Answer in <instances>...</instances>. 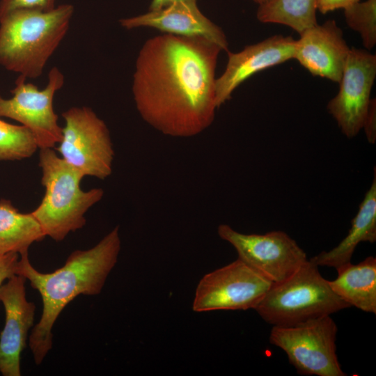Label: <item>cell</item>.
Instances as JSON below:
<instances>
[{"label":"cell","instance_id":"cell-22","mask_svg":"<svg viewBox=\"0 0 376 376\" xmlns=\"http://www.w3.org/2000/svg\"><path fill=\"white\" fill-rule=\"evenodd\" d=\"M56 0H1L0 19L9 13L20 9L48 11L54 9Z\"/></svg>","mask_w":376,"mask_h":376},{"label":"cell","instance_id":"cell-13","mask_svg":"<svg viewBox=\"0 0 376 376\" xmlns=\"http://www.w3.org/2000/svg\"><path fill=\"white\" fill-rule=\"evenodd\" d=\"M295 41L291 36L276 35L246 46L240 52H227L225 70L215 81L217 108L230 100L233 91L253 75L294 58Z\"/></svg>","mask_w":376,"mask_h":376},{"label":"cell","instance_id":"cell-18","mask_svg":"<svg viewBox=\"0 0 376 376\" xmlns=\"http://www.w3.org/2000/svg\"><path fill=\"white\" fill-rule=\"evenodd\" d=\"M46 237L31 212L22 213L8 200L0 201V255L29 250Z\"/></svg>","mask_w":376,"mask_h":376},{"label":"cell","instance_id":"cell-26","mask_svg":"<svg viewBox=\"0 0 376 376\" xmlns=\"http://www.w3.org/2000/svg\"><path fill=\"white\" fill-rule=\"evenodd\" d=\"M175 2L196 3V0H152L150 10H159Z\"/></svg>","mask_w":376,"mask_h":376},{"label":"cell","instance_id":"cell-17","mask_svg":"<svg viewBox=\"0 0 376 376\" xmlns=\"http://www.w3.org/2000/svg\"><path fill=\"white\" fill-rule=\"evenodd\" d=\"M336 270V279L328 281L332 290L350 306L375 314V257H367L357 265L348 263Z\"/></svg>","mask_w":376,"mask_h":376},{"label":"cell","instance_id":"cell-23","mask_svg":"<svg viewBox=\"0 0 376 376\" xmlns=\"http://www.w3.org/2000/svg\"><path fill=\"white\" fill-rule=\"evenodd\" d=\"M19 253L12 252L0 255V288L6 279L17 274Z\"/></svg>","mask_w":376,"mask_h":376},{"label":"cell","instance_id":"cell-11","mask_svg":"<svg viewBox=\"0 0 376 376\" xmlns=\"http://www.w3.org/2000/svg\"><path fill=\"white\" fill-rule=\"evenodd\" d=\"M375 77L376 56L365 49L350 48L338 93L327 104L328 111L349 139L363 128Z\"/></svg>","mask_w":376,"mask_h":376},{"label":"cell","instance_id":"cell-3","mask_svg":"<svg viewBox=\"0 0 376 376\" xmlns=\"http://www.w3.org/2000/svg\"><path fill=\"white\" fill-rule=\"evenodd\" d=\"M69 3L48 11L20 9L0 19V65L26 79L40 77L65 37L74 13Z\"/></svg>","mask_w":376,"mask_h":376},{"label":"cell","instance_id":"cell-19","mask_svg":"<svg viewBox=\"0 0 376 376\" xmlns=\"http://www.w3.org/2000/svg\"><path fill=\"white\" fill-rule=\"evenodd\" d=\"M316 0H270L259 5L257 19L285 25L301 34L316 25Z\"/></svg>","mask_w":376,"mask_h":376},{"label":"cell","instance_id":"cell-24","mask_svg":"<svg viewBox=\"0 0 376 376\" xmlns=\"http://www.w3.org/2000/svg\"><path fill=\"white\" fill-rule=\"evenodd\" d=\"M367 139L374 143L376 139V103L375 99H371L368 110L363 125Z\"/></svg>","mask_w":376,"mask_h":376},{"label":"cell","instance_id":"cell-20","mask_svg":"<svg viewBox=\"0 0 376 376\" xmlns=\"http://www.w3.org/2000/svg\"><path fill=\"white\" fill-rule=\"evenodd\" d=\"M38 148L33 135L27 127L0 119V161L26 159Z\"/></svg>","mask_w":376,"mask_h":376},{"label":"cell","instance_id":"cell-27","mask_svg":"<svg viewBox=\"0 0 376 376\" xmlns=\"http://www.w3.org/2000/svg\"><path fill=\"white\" fill-rule=\"evenodd\" d=\"M253 2L258 3V5L263 4L265 3L268 2L270 0H252Z\"/></svg>","mask_w":376,"mask_h":376},{"label":"cell","instance_id":"cell-12","mask_svg":"<svg viewBox=\"0 0 376 376\" xmlns=\"http://www.w3.org/2000/svg\"><path fill=\"white\" fill-rule=\"evenodd\" d=\"M25 282L24 277L15 274L0 288L6 314L0 334V373L3 376L21 375V353L33 324L36 306L26 299Z\"/></svg>","mask_w":376,"mask_h":376},{"label":"cell","instance_id":"cell-21","mask_svg":"<svg viewBox=\"0 0 376 376\" xmlns=\"http://www.w3.org/2000/svg\"><path fill=\"white\" fill-rule=\"evenodd\" d=\"M348 26L358 32L368 50L376 44V0L359 1L344 9Z\"/></svg>","mask_w":376,"mask_h":376},{"label":"cell","instance_id":"cell-8","mask_svg":"<svg viewBox=\"0 0 376 376\" xmlns=\"http://www.w3.org/2000/svg\"><path fill=\"white\" fill-rule=\"evenodd\" d=\"M64 82V75L57 67L51 68L47 83L42 90L19 75L11 90L12 97L6 99L0 95V116L27 127L39 149L54 148L61 140L62 127L54 109V98Z\"/></svg>","mask_w":376,"mask_h":376},{"label":"cell","instance_id":"cell-16","mask_svg":"<svg viewBox=\"0 0 376 376\" xmlns=\"http://www.w3.org/2000/svg\"><path fill=\"white\" fill-rule=\"evenodd\" d=\"M376 240V169L372 184L361 203L359 210L351 221V228L345 237L334 249L322 251L310 260L317 266H327L336 269L351 262L357 245L362 242Z\"/></svg>","mask_w":376,"mask_h":376},{"label":"cell","instance_id":"cell-10","mask_svg":"<svg viewBox=\"0 0 376 376\" xmlns=\"http://www.w3.org/2000/svg\"><path fill=\"white\" fill-rule=\"evenodd\" d=\"M217 233L235 249L239 259L273 283L285 280L308 260L304 251L283 231L244 234L221 224Z\"/></svg>","mask_w":376,"mask_h":376},{"label":"cell","instance_id":"cell-2","mask_svg":"<svg viewBox=\"0 0 376 376\" xmlns=\"http://www.w3.org/2000/svg\"><path fill=\"white\" fill-rule=\"evenodd\" d=\"M121 246L118 226L96 245L72 251L64 265L53 272L42 273L31 264L28 251L19 253L17 275L29 280L42 300L39 322L29 336L36 364H40L52 347V329L65 306L79 295H99L116 265Z\"/></svg>","mask_w":376,"mask_h":376},{"label":"cell","instance_id":"cell-14","mask_svg":"<svg viewBox=\"0 0 376 376\" xmlns=\"http://www.w3.org/2000/svg\"><path fill=\"white\" fill-rule=\"evenodd\" d=\"M299 35L294 58L312 75L339 82L350 48L336 21L317 24Z\"/></svg>","mask_w":376,"mask_h":376},{"label":"cell","instance_id":"cell-6","mask_svg":"<svg viewBox=\"0 0 376 376\" xmlns=\"http://www.w3.org/2000/svg\"><path fill=\"white\" fill-rule=\"evenodd\" d=\"M337 325L330 315L290 326H273L271 344L283 350L302 375L345 376L336 354Z\"/></svg>","mask_w":376,"mask_h":376},{"label":"cell","instance_id":"cell-15","mask_svg":"<svg viewBox=\"0 0 376 376\" xmlns=\"http://www.w3.org/2000/svg\"><path fill=\"white\" fill-rule=\"evenodd\" d=\"M119 22L127 30L151 27L165 33L203 37L228 52L225 33L200 11L196 3L175 2L159 10L120 19Z\"/></svg>","mask_w":376,"mask_h":376},{"label":"cell","instance_id":"cell-25","mask_svg":"<svg viewBox=\"0 0 376 376\" xmlns=\"http://www.w3.org/2000/svg\"><path fill=\"white\" fill-rule=\"evenodd\" d=\"M359 0H316V8L321 13L326 14L337 9H345Z\"/></svg>","mask_w":376,"mask_h":376},{"label":"cell","instance_id":"cell-4","mask_svg":"<svg viewBox=\"0 0 376 376\" xmlns=\"http://www.w3.org/2000/svg\"><path fill=\"white\" fill-rule=\"evenodd\" d=\"M38 165L45 195L31 213L45 235L60 242L85 226V214L102 198L104 190H82L80 184L84 176L53 148L40 149Z\"/></svg>","mask_w":376,"mask_h":376},{"label":"cell","instance_id":"cell-5","mask_svg":"<svg viewBox=\"0 0 376 376\" xmlns=\"http://www.w3.org/2000/svg\"><path fill=\"white\" fill-rule=\"evenodd\" d=\"M308 260L285 280L272 285L254 310L273 326L295 325L349 308Z\"/></svg>","mask_w":376,"mask_h":376},{"label":"cell","instance_id":"cell-1","mask_svg":"<svg viewBox=\"0 0 376 376\" xmlns=\"http://www.w3.org/2000/svg\"><path fill=\"white\" fill-rule=\"evenodd\" d=\"M221 50L203 37L164 33L146 40L132 86L143 120L173 137H191L209 127L217 109L215 70Z\"/></svg>","mask_w":376,"mask_h":376},{"label":"cell","instance_id":"cell-9","mask_svg":"<svg viewBox=\"0 0 376 376\" xmlns=\"http://www.w3.org/2000/svg\"><path fill=\"white\" fill-rule=\"evenodd\" d=\"M273 283L240 259L205 275L199 281L193 310L253 308Z\"/></svg>","mask_w":376,"mask_h":376},{"label":"cell","instance_id":"cell-7","mask_svg":"<svg viewBox=\"0 0 376 376\" xmlns=\"http://www.w3.org/2000/svg\"><path fill=\"white\" fill-rule=\"evenodd\" d=\"M61 116L65 125L56 148L60 157L84 177L108 178L112 172L114 150L104 121L85 106L70 107Z\"/></svg>","mask_w":376,"mask_h":376}]
</instances>
